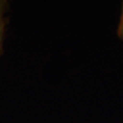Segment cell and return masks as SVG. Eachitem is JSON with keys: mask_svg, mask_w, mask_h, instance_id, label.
<instances>
[{"mask_svg": "<svg viewBox=\"0 0 123 123\" xmlns=\"http://www.w3.org/2000/svg\"><path fill=\"white\" fill-rule=\"evenodd\" d=\"M117 36L119 37V38H121L123 40V1L122 3V13H121V17H120V21L118 26H117Z\"/></svg>", "mask_w": 123, "mask_h": 123, "instance_id": "7a4b0ae2", "label": "cell"}, {"mask_svg": "<svg viewBox=\"0 0 123 123\" xmlns=\"http://www.w3.org/2000/svg\"><path fill=\"white\" fill-rule=\"evenodd\" d=\"M9 2L7 0H0V56L3 50V41L5 31L7 24L6 14L9 10Z\"/></svg>", "mask_w": 123, "mask_h": 123, "instance_id": "6da1fadb", "label": "cell"}]
</instances>
